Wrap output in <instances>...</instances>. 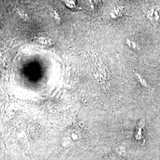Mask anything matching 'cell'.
Instances as JSON below:
<instances>
[{
    "mask_svg": "<svg viewBox=\"0 0 160 160\" xmlns=\"http://www.w3.org/2000/svg\"><path fill=\"white\" fill-rule=\"evenodd\" d=\"M147 17L150 22L156 28H160V7L157 6L151 7L147 12Z\"/></svg>",
    "mask_w": 160,
    "mask_h": 160,
    "instance_id": "cell-1",
    "label": "cell"
},
{
    "mask_svg": "<svg viewBox=\"0 0 160 160\" xmlns=\"http://www.w3.org/2000/svg\"><path fill=\"white\" fill-rule=\"evenodd\" d=\"M133 73L135 75V77H136V78L137 79L138 82L143 86V87L147 88L151 92H153V89L152 88L151 86L147 82V81L140 74L139 72H138L137 71H135V70L133 71Z\"/></svg>",
    "mask_w": 160,
    "mask_h": 160,
    "instance_id": "cell-2",
    "label": "cell"
},
{
    "mask_svg": "<svg viewBox=\"0 0 160 160\" xmlns=\"http://www.w3.org/2000/svg\"><path fill=\"white\" fill-rule=\"evenodd\" d=\"M37 41L39 43L42 45L45 46H51L54 43L53 40L51 38H48L46 37H39L37 39Z\"/></svg>",
    "mask_w": 160,
    "mask_h": 160,
    "instance_id": "cell-3",
    "label": "cell"
},
{
    "mask_svg": "<svg viewBox=\"0 0 160 160\" xmlns=\"http://www.w3.org/2000/svg\"><path fill=\"white\" fill-rule=\"evenodd\" d=\"M123 14V9L122 7H115L110 13V16L112 18H116L119 17Z\"/></svg>",
    "mask_w": 160,
    "mask_h": 160,
    "instance_id": "cell-4",
    "label": "cell"
},
{
    "mask_svg": "<svg viewBox=\"0 0 160 160\" xmlns=\"http://www.w3.org/2000/svg\"><path fill=\"white\" fill-rule=\"evenodd\" d=\"M64 3L68 8L71 10L75 9L77 8V4L74 0H64Z\"/></svg>",
    "mask_w": 160,
    "mask_h": 160,
    "instance_id": "cell-5",
    "label": "cell"
},
{
    "mask_svg": "<svg viewBox=\"0 0 160 160\" xmlns=\"http://www.w3.org/2000/svg\"><path fill=\"white\" fill-rule=\"evenodd\" d=\"M51 14L52 16L53 17V18L55 19V20L56 22H61V17H60V16L59 15L58 12H56L55 10H52L51 12Z\"/></svg>",
    "mask_w": 160,
    "mask_h": 160,
    "instance_id": "cell-6",
    "label": "cell"
},
{
    "mask_svg": "<svg viewBox=\"0 0 160 160\" xmlns=\"http://www.w3.org/2000/svg\"><path fill=\"white\" fill-rule=\"evenodd\" d=\"M126 43L130 47H132L133 49H137L138 48L137 44L134 41H133V40L127 39L126 40Z\"/></svg>",
    "mask_w": 160,
    "mask_h": 160,
    "instance_id": "cell-7",
    "label": "cell"
}]
</instances>
